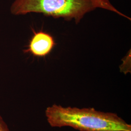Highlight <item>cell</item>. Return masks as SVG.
Masks as SVG:
<instances>
[{"instance_id":"obj_1","label":"cell","mask_w":131,"mask_h":131,"mask_svg":"<svg viewBox=\"0 0 131 131\" xmlns=\"http://www.w3.org/2000/svg\"><path fill=\"white\" fill-rule=\"evenodd\" d=\"M45 115L52 127H70L80 131H131V124L117 114L97 111L94 108L54 104L46 108Z\"/></svg>"},{"instance_id":"obj_2","label":"cell","mask_w":131,"mask_h":131,"mask_svg":"<svg viewBox=\"0 0 131 131\" xmlns=\"http://www.w3.org/2000/svg\"><path fill=\"white\" fill-rule=\"evenodd\" d=\"M97 8L115 12L124 17L109 0H15L10 7L12 15L36 13L54 18L74 20L76 23L85 14Z\"/></svg>"},{"instance_id":"obj_3","label":"cell","mask_w":131,"mask_h":131,"mask_svg":"<svg viewBox=\"0 0 131 131\" xmlns=\"http://www.w3.org/2000/svg\"><path fill=\"white\" fill-rule=\"evenodd\" d=\"M33 31L34 35L30 41L28 49L24 50V52L38 57L47 56L56 45L54 38L50 34L42 31Z\"/></svg>"},{"instance_id":"obj_4","label":"cell","mask_w":131,"mask_h":131,"mask_svg":"<svg viewBox=\"0 0 131 131\" xmlns=\"http://www.w3.org/2000/svg\"><path fill=\"white\" fill-rule=\"evenodd\" d=\"M0 131H10L7 124L0 115Z\"/></svg>"}]
</instances>
